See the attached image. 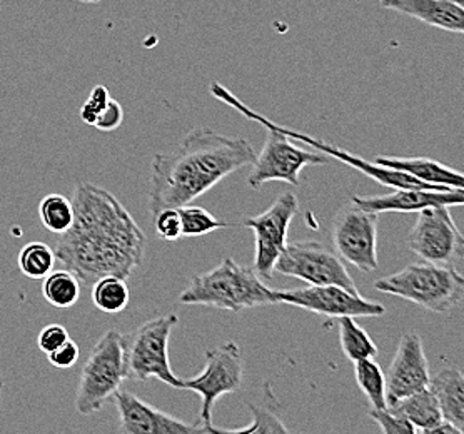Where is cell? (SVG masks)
<instances>
[{
  "label": "cell",
  "instance_id": "cell-6",
  "mask_svg": "<svg viewBox=\"0 0 464 434\" xmlns=\"http://www.w3.org/2000/svg\"><path fill=\"white\" fill-rule=\"evenodd\" d=\"M127 378V338L116 329H111L95 342L94 350L85 361L75 392L77 413L89 416L101 411Z\"/></svg>",
  "mask_w": 464,
  "mask_h": 434
},
{
  "label": "cell",
  "instance_id": "cell-9",
  "mask_svg": "<svg viewBox=\"0 0 464 434\" xmlns=\"http://www.w3.org/2000/svg\"><path fill=\"white\" fill-rule=\"evenodd\" d=\"M275 275L301 279L309 286L336 285L359 293L343 259L321 241L285 244V251L276 261Z\"/></svg>",
  "mask_w": 464,
  "mask_h": 434
},
{
  "label": "cell",
  "instance_id": "cell-29",
  "mask_svg": "<svg viewBox=\"0 0 464 434\" xmlns=\"http://www.w3.org/2000/svg\"><path fill=\"white\" fill-rule=\"evenodd\" d=\"M370 416L384 434H416L414 426L388 406L384 410H370Z\"/></svg>",
  "mask_w": 464,
  "mask_h": 434
},
{
  "label": "cell",
  "instance_id": "cell-22",
  "mask_svg": "<svg viewBox=\"0 0 464 434\" xmlns=\"http://www.w3.org/2000/svg\"><path fill=\"white\" fill-rule=\"evenodd\" d=\"M130 301L127 279L119 275H104L92 285V303L104 314L122 313Z\"/></svg>",
  "mask_w": 464,
  "mask_h": 434
},
{
  "label": "cell",
  "instance_id": "cell-15",
  "mask_svg": "<svg viewBox=\"0 0 464 434\" xmlns=\"http://www.w3.org/2000/svg\"><path fill=\"white\" fill-rule=\"evenodd\" d=\"M116 404L124 434H199L208 433L201 424H189L172 414L164 413L152 404L138 398L134 392H114L111 398Z\"/></svg>",
  "mask_w": 464,
  "mask_h": 434
},
{
  "label": "cell",
  "instance_id": "cell-11",
  "mask_svg": "<svg viewBox=\"0 0 464 434\" xmlns=\"http://www.w3.org/2000/svg\"><path fill=\"white\" fill-rule=\"evenodd\" d=\"M408 247L426 263L458 267L463 261L464 239L448 206L418 212L408 236Z\"/></svg>",
  "mask_w": 464,
  "mask_h": 434
},
{
  "label": "cell",
  "instance_id": "cell-36",
  "mask_svg": "<svg viewBox=\"0 0 464 434\" xmlns=\"http://www.w3.org/2000/svg\"><path fill=\"white\" fill-rule=\"evenodd\" d=\"M79 2H82V4H99L101 0H79Z\"/></svg>",
  "mask_w": 464,
  "mask_h": 434
},
{
  "label": "cell",
  "instance_id": "cell-37",
  "mask_svg": "<svg viewBox=\"0 0 464 434\" xmlns=\"http://www.w3.org/2000/svg\"><path fill=\"white\" fill-rule=\"evenodd\" d=\"M0 394H2V384H0Z\"/></svg>",
  "mask_w": 464,
  "mask_h": 434
},
{
  "label": "cell",
  "instance_id": "cell-13",
  "mask_svg": "<svg viewBox=\"0 0 464 434\" xmlns=\"http://www.w3.org/2000/svg\"><path fill=\"white\" fill-rule=\"evenodd\" d=\"M277 304H291L327 318H380L386 307L336 285L275 291Z\"/></svg>",
  "mask_w": 464,
  "mask_h": 434
},
{
  "label": "cell",
  "instance_id": "cell-14",
  "mask_svg": "<svg viewBox=\"0 0 464 434\" xmlns=\"http://www.w3.org/2000/svg\"><path fill=\"white\" fill-rule=\"evenodd\" d=\"M386 376V401L388 404L411 396L430 386L431 372L424 352L422 339L416 333L402 334L391 361Z\"/></svg>",
  "mask_w": 464,
  "mask_h": 434
},
{
  "label": "cell",
  "instance_id": "cell-5",
  "mask_svg": "<svg viewBox=\"0 0 464 434\" xmlns=\"http://www.w3.org/2000/svg\"><path fill=\"white\" fill-rule=\"evenodd\" d=\"M374 287L391 296L401 297L436 314L459 306L464 296L461 269L453 265L418 263L406 265L400 273L381 277Z\"/></svg>",
  "mask_w": 464,
  "mask_h": 434
},
{
  "label": "cell",
  "instance_id": "cell-23",
  "mask_svg": "<svg viewBox=\"0 0 464 434\" xmlns=\"http://www.w3.org/2000/svg\"><path fill=\"white\" fill-rule=\"evenodd\" d=\"M354 378L359 390L366 396L370 410H384L386 401V376L374 358L354 362Z\"/></svg>",
  "mask_w": 464,
  "mask_h": 434
},
{
  "label": "cell",
  "instance_id": "cell-8",
  "mask_svg": "<svg viewBox=\"0 0 464 434\" xmlns=\"http://www.w3.org/2000/svg\"><path fill=\"white\" fill-rule=\"evenodd\" d=\"M244 361L241 348L229 341L206 352V366L201 374L180 380L179 390L198 392L202 398L199 424L212 433V410L224 394L237 392L243 386Z\"/></svg>",
  "mask_w": 464,
  "mask_h": 434
},
{
  "label": "cell",
  "instance_id": "cell-26",
  "mask_svg": "<svg viewBox=\"0 0 464 434\" xmlns=\"http://www.w3.org/2000/svg\"><path fill=\"white\" fill-rule=\"evenodd\" d=\"M39 217L49 233H65L74 221L72 201L63 194H49L39 204Z\"/></svg>",
  "mask_w": 464,
  "mask_h": 434
},
{
  "label": "cell",
  "instance_id": "cell-2",
  "mask_svg": "<svg viewBox=\"0 0 464 434\" xmlns=\"http://www.w3.org/2000/svg\"><path fill=\"white\" fill-rule=\"evenodd\" d=\"M256 152L244 138H227L208 128H196L170 154L159 152L150 166L149 211L179 207L211 191L216 184L246 166Z\"/></svg>",
  "mask_w": 464,
  "mask_h": 434
},
{
  "label": "cell",
  "instance_id": "cell-31",
  "mask_svg": "<svg viewBox=\"0 0 464 434\" xmlns=\"http://www.w3.org/2000/svg\"><path fill=\"white\" fill-rule=\"evenodd\" d=\"M111 99L112 97L109 94L107 87H104V85H95L92 92H91V96L87 97L84 106L81 107L79 116L84 121L85 124L94 126L95 119L104 111V107L107 106V102Z\"/></svg>",
  "mask_w": 464,
  "mask_h": 434
},
{
  "label": "cell",
  "instance_id": "cell-7",
  "mask_svg": "<svg viewBox=\"0 0 464 434\" xmlns=\"http://www.w3.org/2000/svg\"><path fill=\"white\" fill-rule=\"evenodd\" d=\"M178 324V314L170 313L144 323L127 338L129 376L138 381L158 378L159 381L179 390L180 378L174 374L169 361L170 334Z\"/></svg>",
  "mask_w": 464,
  "mask_h": 434
},
{
  "label": "cell",
  "instance_id": "cell-32",
  "mask_svg": "<svg viewBox=\"0 0 464 434\" xmlns=\"http://www.w3.org/2000/svg\"><path fill=\"white\" fill-rule=\"evenodd\" d=\"M45 356H47V361L53 364L55 370H69L81 358V348L77 346L75 341L67 339L57 350L51 351Z\"/></svg>",
  "mask_w": 464,
  "mask_h": 434
},
{
  "label": "cell",
  "instance_id": "cell-24",
  "mask_svg": "<svg viewBox=\"0 0 464 434\" xmlns=\"http://www.w3.org/2000/svg\"><path fill=\"white\" fill-rule=\"evenodd\" d=\"M43 294L51 306L67 309L79 301L81 283L69 269L51 271L44 277Z\"/></svg>",
  "mask_w": 464,
  "mask_h": 434
},
{
  "label": "cell",
  "instance_id": "cell-28",
  "mask_svg": "<svg viewBox=\"0 0 464 434\" xmlns=\"http://www.w3.org/2000/svg\"><path fill=\"white\" fill-rule=\"evenodd\" d=\"M249 411L253 413V424L239 429H218L212 428V433H287V428L281 423L275 410L271 406L249 404Z\"/></svg>",
  "mask_w": 464,
  "mask_h": 434
},
{
  "label": "cell",
  "instance_id": "cell-3",
  "mask_svg": "<svg viewBox=\"0 0 464 434\" xmlns=\"http://www.w3.org/2000/svg\"><path fill=\"white\" fill-rule=\"evenodd\" d=\"M212 96L219 99L224 104L236 109L246 119L261 124L267 132L264 148L253 162V170L247 178V184L251 189H261L264 184L279 180L291 186H301V170L307 166H326L329 164L324 154L321 152H309L304 149L297 148L291 139L273 128L271 121L263 114H257L253 109L244 104L237 97L232 94L219 82H211Z\"/></svg>",
  "mask_w": 464,
  "mask_h": 434
},
{
  "label": "cell",
  "instance_id": "cell-1",
  "mask_svg": "<svg viewBox=\"0 0 464 434\" xmlns=\"http://www.w3.org/2000/svg\"><path fill=\"white\" fill-rule=\"evenodd\" d=\"M74 221L59 234L57 261L85 285L104 275L127 279L142 265L146 234L112 192L77 182L72 196Z\"/></svg>",
  "mask_w": 464,
  "mask_h": 434
},
{
  "label": "cell",
  "instance_id": "cell-20",
  "mask_svg": "<svg viewBox=\"0 0 464 434\" xmlns=\"http://www.w3.org/2000/svg\"><path fill=\"white\" fill-rule=\"evenodd\" d=\"M388 408L404 416L414 426L416 434H428L443 423V414L430 388L412 392L411 396L388 404Z\"/></svg>",
  "mask_w": 464,
  "mask_h": 434
},
{
  "label": "cell",
  "instance_id": "cell-33",
  "mask_svg": "<svg viewBox=\"0 0 464 434\" xmlns=\"http://www.w3.org/2000/svg\"><path fill=\"white\" fill-rule=\"evenodd\" d=\"M67 339H71V336L63 324H49L39 333L37 346L44 354H49L51 351L57 350Z\"/></svg>",
  "mask_w": 464,
  "mask_h": 434
},
{
  "label": "cell",
  "instance_id": "cell-35",
  "mask_svg": "<svg viewBox=\"0 0 464 434\" xmlns=\"http://www.w3.org/2000/svg\"><path fill=\"white\" fill-rule=\"evenodd\" d=\"M428 434H463V431H459L456 426L443 420V423L438 424V426L433 428Z\"/></svg>",
  "mask_w": 464,
  "mask_h": 434
},
{
  "label": "cell",
  "instance_id": "cell-34",
  "mask_svg": "<svg viewBox=\"0 0 464 434\" xmlns=\"http://www.w3.org/2000/svg\"><path fill=\"white\" fill-rule=\"evenodd\" d=\"M122 121H124V109L117 101L111 99L107 102V106L104 107V111L95 119L92 128L104 130V132H111V130H116L117 128H121Z\"/></svg>",
  "mask_w": 464,
  "mask_h": 434
},
{
  "label": "cell",
  "instance_id": "cell-10",
  "mask_svg": "<svg viewBox=\"0 0 464 434\" xmlns=\"http://www.w3.org/2000/svg\"><path fill=\"white\" fill-rule=\"evenodd\" d=\"M378 221L380 214L364 211L351 202V206H344L336 214L331 229V239L339 257L366 275L380 267Z\"/></svg>",
  "mask_w": 464,
  "mask_h": 434
},
{
  "label": "cell",
  "instance_id": "cell-16",
  "mask_svg": "<svg viewBox=\"0 0 464 434\" xmlns=\"http://www.w3.org/2000/svg\"><path fill=\"white\" fill-rule=\"evenodd\" d=\"M351 202L364 211L376 212H420L436 206H463L464 189H420L400 188L384 196H353Z\"/></svg>",
  "mask_w": 464,
  "mask_h": 434
},
{
  "label": "cell",
  "instance_id": "cell-27",
  "mask_svg": "<svg viewBox=\"0 0 464 434\" xmlns=\"http://www.w3.org/2000/svg\"><path fill=\"white\" fill-rule=\"evenodd\" d=\"M178 211L180 216L182 237H199V236H206V234L226 229L231 226V224L216 219L211 212L204 209L201 206L184 204L178 207Z\"/></svg>",
  "mask_w": 464,
  "mask_h": 434
},
{
  "label": "cell",
  "instance_id": "cell-17",
  "mask_svg": "<svg viewBox=\"0 0 464 434\" xmlns=\"http://www.w3.org/2000/svg\"><path fill=\"white\" fill-rule=\"evenodd\" d=\"M380 5L446 33H464L463 0H380Z\"/></svg>",
  "mask_w": 464,
  "mask_h": 434
},
{
  "label": "cell",
  "instance_id": "cell-4",
  "mask_svg": "<svg viewBox=\"0 0 464 434\" xmlns=\"http://www.w3.org/2000/svg\"><path fill=\"white\" fill-rule=\"evenodd\" d=\"M180 304L211 306L229 313L277 304L275 291L264 285L253 267L226 257L211 271L194 275L179 294Z\"/></svg>",
  "mask_w": 464,
  "mask_h": 434
},
{
  "label": "cell",
  "instance_id": "cell-18",
  "mask_svg": "<svg viewBox=\"0 0 464 434\" xmlns=\"http://www.w3.org/2000/svg\"><path fill=\"white\" fill-rule=\"evenodd\" d=\"M440 404L448 423L464 433V376L459 368H443L430 380L428 386Z\"/></svg>",
  "mask_w": 464,
  "mask_h": 434
},
{
  "label": "cell",
  "instance_id": "cell-19",
  "mask_svg": "<svg viewBox=\"0 0 464 434\" xmlns=\"http://www.w3.org/2000/svg\"><path fill=\"white\" fill-rule=\"evenodd\" d=\"M374 164L388 169L401 170L416 179L433 184L464 189L463 174L428 158H376Z\"/></svg>",
  "mask_w": 464,
  "mask_h": 434
},
{
  "label": "cell",
  "instance_id": "cell-30",
  "mask_svg": "<svg viewBox=\"0 0 464 434\" xmlns=\"http://www.w3.org/2000/svg\"><path fill=\"white\" fill-rule=\"evenodd\" d=\"M152 216H154V229H156L159 239L174 243L182 237L178 207H164Z\"/></svg>",
  "mask_w": 464,
  "mask_h": 434
},
{
  "label": "cell",
  "instance_id": "cell-12",
  "mask_svg": "<svg viewBox=\"0 0 464 434\" xmlns=\"http://www.w3.org/2000/svg\"><path fill=\"white\" fill-rule=\"evenodd\" d=\"M299 211V201L293 192H283L273 206L259 216L246 217L244 227L254 233L253 269L259 277L271 281L275 277L276 261L285 251L289 226Z\"/></svg>",
  "mask_w": 464,
  "mask_h": 434
},
{
  "label": "cell",
  "instance_id": "cell-25",
  "mask_svg": "<svg viewBox=\"0 0 464 434\" xmlns=\"http://www.w3.org/2000/svg\"><path fill=\"white\" fill-rule=\"evenodd\" d=\"M55 263H57V257L53 253V247L41 241L25 244L17 257V265L22 275L34 281L44 279L51 271H53Z\"/></svg>",
  "mask_w": 464,
  "mask_h": 434
},
{
  "label": "cell",
  "instance_id": "cell-21",
  "mask_svg": "<svg viewBox=\"0 0 464 434\" xmlns=\"http://www.w3.org/2000/svg\"><path fill=\"white\" fill-rule=\"evenodd\" d=\"M339 344L349 361L356 362L378 356V346L370 334L361 328L356 318H339Z\"/></svg>",
  "mask_w": 464,
  "mask_h": 434
}]
</instances>
